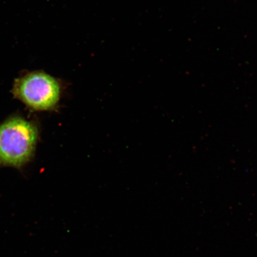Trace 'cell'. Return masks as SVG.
<instances>
[{
	"label": "cell",
	"instance_id": "cell-1",
	"mask_svg": "<svg viewBox=\"0 0 257 257\" xmlns=\"http://www.w3.org/2000/svg\"><path fill=\"white\" fill-rule=\"evenodd\" d=\"M38 130L31 122L14 117L0 124V166L20 167L34 155Z\"/></svg>",
	"mask_w": 257,
	"mask_h": 257
},
{
	"label": "cell",
	"instance_id": "cell-2",
	"mask_svg": "<svg viewBox=\"0 0 257 257\" xmlns=\"http://www.w3.org/2000/svg\"><path fill=\"white\" fill-rule=\"evenodd\" d=\"M13 92L16 98L34 110H49L59 101L60 85L52 76L35 71L16 79Z\"/></svg>",
	"mask_w": 257,
	"mask_h": 257
}]
</instances>
